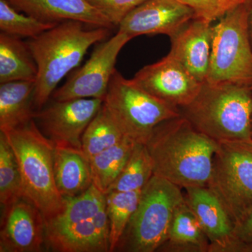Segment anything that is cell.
Returning a JSON list of instances; mask_svg holds the SVG:
<instances>
[{
    "label": "cell",
    "mask_w": 252,
    "mask_h": 252,
    "mask_svg": "<svg viewBox=\"0 0 252 252\" xmlns=\"http://www.w3.org/2000/svg\"><path fill=\"white\" fill-rule=\"evenodd\" d=\"M111 29L93 28L79 21L60 23L27 41L37 66L34 106L40 110L63 78L77 68L91 46L105 40Z\"/></svg>",
    "instance_id": "obj_2"
},
{
    "label": "cell",
    "mask_w": 252,
    "mask_h": 252,
    "mask_svg": "<svg viewBox=\"0 0 252 252\" xmlns=\"http://www.w3.org/2000/svg\"><path fill=\"white\" fill-rule=\"evenodd\" d=\"M54 175L64 198L79 195L93 185L90 161L81 149L55 145Z\"/></svg>",
    "instance_id": "obj_18"
},
{
    "label": "cell",
    "mask_w": 252,
    "mask_h": 252,
    "mask_svg": "<svg viewBox=\"0 0 252 252\" xmlns=\"http://www.w3.org/2000/svg\"><path fill=\"white\" fill-rule=\"evenodd\" d=\"M59 215L46 221V245L58 252H110L105 195L94 185L64 198Z\"/></svg>",
    "instance_id": "obj_4"
},
{
    "label": "cell",
    "mask_w": 252,
    "mask_h": 252,
    "mask_svg": "<svg viewBox=\"0 0 252 252\" xmlns=\"http://www.w3.org/2000/svg\"><path fill=\"white\" fill-rule=\"evenodd\" d=\"M208 252H252V244L233 235L222 243L210 244Z\"/></svg>",
    "instance_id": "obj_30"
},
{
    "label": "cell",
    "mask_w": 252,
    "mask_h": 252,
    "mask_svg": "<svg viewBox=\"0 0 252 252\" xmlns=\"http://www.w3.org/2000/svg\"><path fill=\"white\" fill-rule=\"evenodd\" d=\"M59 23L44 22L15 9L6 0H0V31L17 37H35Z\"/></svg>",
    "instance_id": "obj_27"
},
{
    "label": "cell",
    "mask_w": 252,
    "mask_h": 252,
    "mask_svg": "<svg viewBox=\"0 0 252 252\" xmlns=\"http://www.w3.org/2000/svg\"><path fill=\"white\" fill-rule=\"evenodd\" d=\"M132 79L149 94L178 109L193 100L203 84L168 54L144 66Z\"/></svg>",
    "instance_id": "obj_12"
},
{
    "label": "cell",
    "mask_w": 252,
    "mask_h": 252,
    "mask_svg": "<svg viewBox=\"0 0 252 252\" xmlns=\"http://www.w3.org/2000/svg\"><path fill=\"white\" fill-rule=\"evenodd\" d=\"M210 241L186 201L176 210L168 236L157 252H208Z\"/></svg>",
    "instance_id": "obj_20"
},
{
    "label": "cell",
    "mask_w": 252,
    "mask_h": 252,
    "mask_svg": "<svg viewBox=\"0 0 252 252\" xmlns=\"http://www.w3.org/2000/svg\"><path fill=\"white\" fill-rule=\"evenodd\" d=\"M181 115L217 142H252V89L230 83L204 82Z\"/></svg>",
    "instance_id": "obj_3"
},
{
    "label": "cell",
    "mask_w": 252,
    "mask_h": 252,
    "mask_svg": "<svg viewBox=\"0 0 252 252\" xmlns=\"http://www.w3.org/2000/svg\"><path fill=\"white\" fill-rule=\"evenodd\" d=\"M24 198L17 159L4 132L0 131V203L7 207Z\"/></svg>",
    "instance_id": "obj_25"
},
{
    "label": "cell",
    "mask_w": 252,
    "mask_h": 252,
    "mask_svg": "<svg viewBox=\"0 0 252 252\" xmlns=\"http://www.w3.org/2000/svg\"><path fill=\"white\" fill-rule=\"evenodd\" d=\"M193 10L195 17L209 22L218 21L231 10L246 4L249 0H180Z\"/></svg>",
    "instance_id": "obj_28"
},
{
    "label": "cell",
    "mask_w": 252,
    "mask_h": 252,
    "mask_svg": "<svg viewBox=\"0 0 252 252\" xmlns=\"http://www.w3.org/2000/svg\"><path fill=\"white\" fill-rule=\"evenodd\" d=\"M145 145L154 175L184 189L208 185L219 142L182 115L157 126Z\"/></svg>",
    "instance_id": "obj_1"
},
{
    "label": "cell",
    "mask_w": 252,
    "mask_h": 252,
    "mask_svg": "<svg viewBox=\"0 0 252 252\" xmlns=\"http://www.w3.org/2000/svg\"><path fill=\"white\" fill-rule=\"evenodd\" d=\"M126 137L104 103L86 127L81 149L89 160Z\"/></svg>",
    "instance_id": "obj_23"
},
{
    "label": "cell",
    "mask_w": 252,
    "mask_h": 252,
    "mask_svg": "<svg viewBox=\"0 0 252 252\" xmlns=\"http://www.w3.org/2000/svg\"><path fill=\"white\" fill-rule=\"evenodd\" d=\"M212 23L194 17L170 37L171 49L168 55L202 84L206 81L210 65Z\"/></svg>",
    "instance_id": "obj_15"
},
{
    "label": "cell",
    "mask_w": 252,
    "mask_h": 252,
    "mask_svg": "<svg viewBox=\"0 0 252 252\" xmlns=\"http://www.w3.org/2000/svg\"><path fill=\"white\" fill-rule=\"evenodd\" d=\"M15 9L44 22L74 21L92 28L112 29L108 18L87 0H6Z\"/></svg>",
    "instance_id": "obj_16"
},
{
    "label": "cell",
    "mask_w": 252,
    "mask_h": 252,
    "mask_svg": "<svg viewBox=\"0 0 252 252\" xmlns=\"http://www.w3.org/2000/svg\"><path fill=\"white\" fill-rule=\"evenodd\" d=\"M207 187L235 225L252 207V142H219Z\"/></svg>",
    "instance_id": "obj_9"
},
{
    "label": "cell",
    "mask_w": 252,
    "mask_h": 252,
    "mask_svg": "<svg viewBox=\"0 0 252 252\" xmlns=\"http://www.w3.org/2000/svg\"><path fill=\"white\" fill-rule=\"evenodd\" d=\"M185 190L186 203L198 219L210 244L222 243L233 236L234 223L208 187H188Z\"/></svg>",
    "instance_id": "obj_17"
},
{
    "label": "cell",
    "mask_w": 252,
    "mask_h": 252,
    "mask_svg": "<svg viewBox=\"0 0 252 252\" xmlns=\"http://www.w3.org/2000/svg\"><path fill=\"white\" fill-rule=\"evenodd\" d=\"M102 104L103 99L98 98L54 100L36 111L34 122L55 145L81 149L84 132Z\"/></svg>",
    "instance_id": "obj_11"
},
{
    "label": "cell",
    "mask_w": 252,
    "mask_h": 252,
    "mask_svg": "<svg viewBox=\"0 0 252 252\" xmlns=\"http://www.w3.org/2000/svg\"><path fill=\"white\" fill-rule=\"evenodd\" d=\"M153 175V166L147 147L136 143L126 166L108 192L142 190Z\"/></svg>",
    "instance_id": "obj_26"
},
{
    "label": "cell",
    "mask_w": 252,
    "mask_h": 252,
    "mask_svg": "<svg viewBox=\"0 0 252 252\" xmlns=\"http://www.w3.org/2000/svg\"><path fill=\"white\" fill-rule=\"evenodd\" d=\"M3 132L17 159L24 198L37 207L45 222L54 218L62 212L64 203L55 180V144L34 120Z\"/></svg>",
    "instance_id": "obj_5"
},
{
    "label": "cell",
    "mask_w": 252,
    "mask_h": 252,
    "mask_svg": "<svg viewBox=\"0 0 252 252\" xmlns=\"http://www.w3.org/2000/svg\"><path fill=\"white\" fill-rule=\"evenodd\" d=\"M37 66L27 42L0 33V84L36 81Z\"/></svg>",
    "instance_id": "obj_21"
},
{
    "label": "cell",
    "mask_w": 252,
    "mask_h": 252,
    "mask_svg": "<svg viewBox=\"0 0 252 252\" xmlns=\"http://www.w3.org/2000/svg\"><path fill=\"white\" fill-rule=\"evenodd\" d=\"M249 10V28H250V35L252 38V0H249L248 1Z\"/></svg>",
    "instance_id": "obj_32"
},
{
    "label": "cell",
    "mask_w": 252,
    "mask_h": 252,
    "mask_svg": "<svg viewBox=\"0 0 252 252\" xmlns=\"http://www.w3.org/2000/svg\"><path fill=\"white\" fill-rule=\"evenodd\" d=\"M35 81L0 84V131L6 132L34 120Z\"/></svg>",
    "instance_id": "obj_19"
},
{
    "label": "cell",
    "mask_w": 252,
    "mask_h": 252,
    "mask_svg": "<svg viewBox=\"0 0 252 252\" xmlns=\"http://www.w3.org/2000/svg\"><path fill=\"white\" fill-rule=\"evenodd\" d=\"M233 235L244 242L252 244V207L235 223Z\"/></svg>",
    "instance_id": "obj_31"
},
{
    "label": "cell",
    "mask_w": 252,
    "mask_h": 252,
    "mask_svg": "<svg viewBox=\"0 0 252 252\" xmlns=\"http://www.w3.org/2000/svg\"><path fill=\"white\" fill-rule=\"evenodd\" d=\"M94 7L104 15L113 26L119 27L129 13L146 0H87Z\"/></svg>",
    "instance_id": "obj_29"
},
{
    "label": "cell",
    "mask_w": 252,
    "mask_h": 252,
    "mask_svg": "<svg viewBox=\"0 0 252 252\" xmlns=\"http://www.w3.org/2000/svg\"><path fill=\"white\" fill-rule=\"evenodd\" d=\"M3 210L0 252L42 251L46 245V223L37 207L23 198Z\"/></svg>",
    "instance_id": "obj_14"
},
{
    "label": "cell",
    "mask_w": 252,
    "mask_h": 252,
    "mask_svg": "<svg viewBox=\"0 0 252 252\" xmlns=\"http://www.w3.org/2000/svg\"><path fill=\"white\" fill-rule=\"evenodd\" d=\"M248 2L212 26L211 56L205 82L230 83L252 89V49Z\"/></svg>",
    "instance_id": "obj_7"
},
{
    "label": "cell",
    "mask_w": 252,
    "mask_h": 252,
    "mask_svg": "<svg viewBox=\"0 0 252 252\" xmlns=\"http://www.w3.org/2000/svg\"><path fill=\"white\" fill-rule=\"evenodd\" d=\"M141 191H110L104 195L109 220L110 252L115 251L131 217L137 210Z\"/></svg>",
    "instance_id": "obj_24"
},
{
    "label": "cell",
    "mask_w": 252,
    "mask_h": 252,
    "mask_svg": "<svg viewBox=\"0 0 252 252\" xmlns=\"http://www.w3.org/2000/svg\"><path fill=\"white\" fill-rule=\"evenodd\" d=\"M194 17L193 10L180 0H146L126 16L118 31L132 39L157 34L172 37Z\"/></svg>",
    "instance_id": "obj_13"
},
{
    "label": "cell",
    "mask_w": 252,
    "mask_h": 252,
    "mask_svg": "<svg viewBox=\"0 0 252 252\" xmlns=\"http://www.w3.org/2000/svg\"><path fill=\"white\" fill-rule=\"evenodd\" d=\"M135 142L124 137L119 143L89 160L93 185L104 195L117 180L130 158Z\"/></svg>",
    "instance_id": "obj_22"
},
{
    "label": "cell",
    "mask_w": 252,
    "mask_h": 252,
    "mask_svg": "<svg viewBox=\"0 0 252 252\" xmlns=\"http://www.w3.org/2000/svg\"><path fill=\"white\" fill-rule=\"evenodd\" d=\"M103 103L124 135L137 144L147 143L159 124L181 116L178 109L149 94L132 79H126L117 69Z\"/></svg>",
    "instance_id": "obj_8"
},
{
    "label": "cell",
    "mask_w": 252,
    "mask_h": 252,
    "mask_svg": "<svg viewBox=\"0 0 252 252\" xmlns=\"http://www.w3.org/2000/svg\"><path fill=\"white\" fill-rule=\"evenodd\" d=\"M185 202L182 189L153 175L115 251L154 252L166 241L174 214Z\"/></svg>",
    "instance_id": "obj_6"
},
{
    "label": "cell",
    "mask_w": 252,
    "mask_h": 252,
    "mask_svg": "<svg viewBox=\"0 0 252 252\" xmlns=\"http://www.w3.org/2000/svg\"><path fill=\"white\" fill-rule=\"evenodd\" d=\"M131 39L130 36L118 31L107 40L99 42L85 64L74 71L66 82L54 91L51 96L53 100L81 98L104 100L116 71L118 56Z\"/></svg>",
    "instance_id": "obj_10"
}]
</instances>
